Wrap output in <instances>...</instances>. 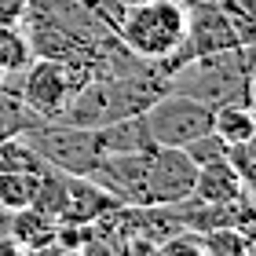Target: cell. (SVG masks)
Masks as SVG:
<instances>
[{
    "mask_svg": "<svg viewBox=\"0 0 256 256\" xmlns=\"http://www.w3.org/2000/svg\"><path fill=\"white\" fill-rule=\"evenodd\" d=\"M172 92L194 96L205 106H224V102H249L252 106V44L202 55V59L183 62L165 77Z\"/></svg>",
    "mask_w": 256,
    "mask_h": 256,
    "instance_id": "6da1fadb",
    "label": "cell"
},
{
    "mask_svg": "<svg viewBox=\"0 0 256 256\" xmlns=\"http://www.w3.org/2000/svg\"><path fill=\"white\" fill-rule=\"evenodd\" d=\"M161 92H168L161 74H143V77H92L84 88L70 99V106L62 110L66 124L77 128H102L110 121L143 114Z\"/></svg>",
    "mask_w": 256,
    "mask_h": 256,
    "instance_id": "7a4b0ae2",
    "label": "cell"
},
{
    "mask_svg": "<svg viewBox=\"0 0 256 256\" xmlns=\"http://www.w3.org/2000/svg\"><path fill=\"white\" fill-rule=\"evenodd\" d=\"M96 77L84 62H55V59H30L26 70L4 74L0 88L18 92V99L37 114L40 121H59L70 99Z\"/></svg>",
    "mask_w": 256,
    "mask_h": 256,
    "instance_id": "3957f363",
    "label": "cell"
},
{
    "mask_svg": "<svg viewBox=\"0 0 256 256\" xmlns=\"http://www.w3.org/2000/svg\"><path fill=\"white\" fill-rule=\"evenodd\" d=\"M187 4L183 0H139L124 8V18L118 26V40L132 55L161 66L183 40Z\"/></svg>",
    "mask_w": 256,
    "mask_h": 256,
    "instance_id": "277c9868",
    "label": "cell"
},
{
    "mask_svg": "<svg viewBox=\"0 0 256 256\" xmlns=\"http://www.w3.org/2000/svg\"><path fill=\"white\" fill-rule=\"evenodd\" d=\"M26 143L40 154L44 165L66 172V176H88L102 158L96 128H77L66 121H40L26 132Z\"/></svg>",
    "mask_w": 256,
    "mask_h": 256,
    "instance_id": "5b68a950",
    "label": "cell"
},
{
    "mask_svg": "<svg viewBox=\"0 0 256 256\" xmlns=\"http://www.w3.org/2000/svg\"><path fill=\"white\" fill-rule=\"evenodd\" d=\"M238 33L230 30V22L224 15V8L216 0H198V4H187V22H183V40L180 48L168 55L165 62L158 66L161 77H168L172 70H180L183 62L202 59V55H216L227 48H238Z\"/></svg>",
    "mask_w": 256,
    "mask_h": 256,
    "instance_id": "8992f818",
    "label": "cell"
},
{
    "mask_svg": "<svg viewBox=\"0 0 256 256\" xmlns=\"http://www.w3.org/2000/svg\"><path fill=\"white\" fill-rule=\"evenodd\" d=\"M143 124L154 139V146H183L194 136L212 128V106L168 88L143 110Z\"/></svg>",
    "mask_w": 256,
    "mask_h": 256,
    "instance_id": "52a82bcc",
    "label": "cell"
},
{
    "mask_svg": "<svg viewBox=\"0 0 256 256\" xmlns=\"http://www.w3.org/2000/svg\"><path fill=\"white\" fill-rule=\"evenodd\" d=\"M198 165L180 146H154L143 183V205H176L194 190Z\"/></svg>",
    "mask_w": 256,
    "mask_h": 256,
    "instance_id": "ba28073f",
    "label": "cell"
},
{
    "mask_svg": "<svg viewBox=\"0 0 256 256\" xmlns=\"http://www.w3.org/2000/svg\"><path fill=\"white\" fill-rule=\"evenodd\" d=\"M150 150H128V154H102L88 180H96L118 205H143V183L150 168Z\"/></svg>",
    "mask_w": 256,
    "mask_h": 256,
    "instance_id": "9c48e42d",
    "label": "cell"
},
{
    "mask_svg": "<svg viewBox=\"0 0 256 256\" xmlns=\"http://www.w3.org/2000/svg\"><path fill=\"white\" fill-rule=\"evenodd\" d=\"M114 208H121L114 198L88 176H66V208L59 216V224H74V227H92L102 216H110Z\"/></svg>",
    "mask_w": 256,
    "mask_h": 256,
    "instance_id": "30bf717a",
    "label": "cell"
},
{
    "mask_svg": "<svg viewBox=\"0 0 256 256\" xmlns=\"http://www.w3.org/2000/svg\"><path fill=\"white\" fill-rule=\"evenodd\" d=\"M190 194H194V198H202V202L234 205V202H242V198H249L252 190L238 180V172L230 168L224 158H220V161H208V165L198 168V176H194V190H190Z\"/></svg>",
    "mask_w": 256,
    "mask_h": 256,
    "instance_id": "8fae6325",
    "label": "cell"
},
{
    "mask_svg": "<svg viewBox=\"0 0 256 256\" xmlns=\"http://www.w3.org/2000/svg\"><path fill=\"white\" fill-rule=\"evenodd\" d=\"M8 234L33 256V252H44V249L55 246L59 220H52V216H44L40 208L26 205V208H18V212H8Z\"/></svg>",
    "mask_w": 256,
    "mask_h": 256,
    "instance_id": "7c38bea8",
    "label": "cell"
},
{
    "mask_svg": "<svg viewBox=\"0 0 256 256\" xmlns=\"http://www.w3.org/2000/svg\"><path fill=\"white\" fill-rule=\"evenodd\" d=\"M96 136H99V150L102 154H128V150H150L154 146V139H150L146 124H143V114L110 121V124L96 128Z\"/></svg>",
    "mask_w": 256,
    "mask_h": 256,
    "instance_id": "4fadbf2b",
    "label": "cell"
},
{
    "mask_svg": "<svg viewBox=\"0 0 256 256\" xmlns=\"http://www.w3.org/2000/svg\"><path fill=\"white\" fill-rule=\"evenodd\" d=\"M212 132L224 143H242V139L256 136V118L249 102H224L212 110Z\"/></svg>",
    "mask_w": 256,
    "mask_h": 256,
    "instance_id": "5bb4252c",
    "label": "cell"
},
{
    "mask_svg": "<svg viewBox=\"0 0 256 256\" xmlns=\"http://www.w3.org/2000/svg\"><path fill=\"white\" fill-rule=\"evenodd\" d=\"M33 208H40L52 220L62 216V208H66V172L44 165V172L37 176V190H33Z\"/></svg>",
    "mask_w": 256,
    "mask_h": 256,
    "instance_id": "9a60e30c",
    "label": "cell"
},
{
    "mask_svg": "<svg viewBox=\"0 0 256 256\" xmlns=\"http://www.w3.org/2000/svg\"><path fill=\"white\" fill-rule=\"evenodd\" d=\"M33 124H40V118H37V114H33L26 102L18 99V92L0 88V139L26 136Z\"/></svg>",
    "mask_w": 256,
    "mask_h": 256,
    "instance_id": "2e32d148",
    "label": "cell"
},
{
    "mask_svg": "<svg viewBox=\"0 0 256 256\" xmlns=\"http://www.w3.org/2000/svg\"><path fill=\"white\" fill-rule=\"evenodd\" d=\"M33 59L30 40L18 22H0V74H18Z\"/></svg>",
    "mask_w": 256,
    "mask_h": 256,
    "instance_id": "e0dca14e",
    "label": "cell"
},
{
    "mask_svg": "<svg viewBox=\"0 0 256 256\" xmlns=\"http://www.w3.org/2000/svg\"><path fill=\"white\" fill-rule=\"evenodd\" d=\"M198 246H202L205 256H249L252 238L242 234L238 227H212L198 234Z\"/></svg>",
    "mask_w": 256,
    "mask_h": 256,
    "instance_id": "ac0fdd59",
    "label": "cell"
},
{
    "mask_svg": "<svg viewBox=\"0 0 256 256\" xmlns=\"http://www.w3.org/2000/svg\"><path fill=\"white\" fill-rule=\"evenodd\" d=\"M37 176L40 172H0V208L4 212H18V208L33 205Z\"/></svg>",
    "mask_w": 256,
    "mask_h": 256,
    "instance_id": "d6986e66",
    "label": "cell"
},
{
    "mask_svg": "<svg viewBox=\"0 0 256 256\" xmlns=\"http://www.w3.org/2000/svg\"><path fill=\"white\" fill-rule=\"evenodd\" d=\"M0 172H44V161L26 143V136H11L0 139Z\"/></svg>",
    "mask_w": 256,
    "mask_h": 256,
    "instance_id": "ffe728a7",
    "label": "cell"
},
{
    "mask_svg": "<svg viewBox=\"0 0 256 256\" xmlns=\"http://www.w3.org/2000/svg\"><path fill=\"white\" fill-rule=\"evenodd\" d=\"M224 161L238 172V180L246 183L249 190L256 187V150H252V139H242V143H227Z\"/></svg>",
    "mask_w": 256,
    "mask_h": 256,
    "instance_id": "44dd1931",
    "label": "cell"
},
{
    "mask_svg": "<svg viewBox=\"0 0 256 256\" xmlns=\"http://www.w3.org/2000/svg\"><path fill=\"white\" fill-rule=\"evenodd\" d=\"M180 150H183V154H187V158L194 161L198 168H202V165H208V161H220V158H224V150H227V143H224V139H220V136L212 132V128H208V132H202V136H194L190 143H183Z\"/></svg>",
    "mask_w": 256,
    "mask_h": 256,
    "instance_id": "7402d4cb",
    "label": "cell"
},
{
    "mask_svg": "<svg viewBox=\"0 0 256 256\" xmlns=\"http://www.w3.org/2000/svg\"><path fill=\"white\" fill-rule=\"evenodd\" d=\"M220 8H224V15L230 22V30L238 33V40L242 44H252L256 40V11L246 8V4H238V0H216Z\"/></svg>",
    "mask_w": 256,
    "mask_h": 256,
    "instance_id": "603a6c76",
    "label": "cell"
},
{
    "mask_svg": "<svg viewBox=\"0 0 256 256\" xmlns=\"http://www.w3.org/2000/svg\"><path fill=\"white\" fill-rule=\"evenodd\" d=\"M158 256H205V252H202V246H198L194 230H176L172 238H165L158 246Z\"/></svg>",
    "mask_w": 256,
    "mask_h": 256,
    "instance_id": "cb8c5ba5",
    "label": "cell"
},
{
    "mask_svg": "<svg viewBox=\"0 0 256 256\" xmlns=\"http://www.w3.org/2000/svg\"><path fill=\"white\" fill-rule=\"evenodd\" d=\"M30 0H0V22H18Z\"/></svg>",
    "mask_w": 256,
    "mask_h": 256,
    "instance_id": "d4e9b609",
    "label": "cell"
},
{
    "mask_svg": "<svg viewBox=\"0 0 256 256\" xmlns=\"http://www.w3.org/2000/svg\"><path fill=\"white\" fill-rule=\"evenodd\" d=\"M0 256H30V252L22 249L11 234H0Z\"/></svg>",
    "mask_w": 256,
    "mask_h": 256,
    "instance_id": "484cf974",
    "label": "cell"
},
{
    "mask_svg": "<svg viewBox=\"0 0 256 256\" xmlns=\"http://www.w3.org/2000/svg\"><path fill=\"white\" fill-rule=\"evenodd\" d=\"M0 234H8V212L0 208Z\"/></svg>",
    "mask_w": 256,
    "mask_h": 256,
    "instance_id": "4316f807",
    "label": "cell"
},
{
    "mask_svg": "<svg viewBox=\"0 0 256 256\" xmlns=\"http://www.w3.org/2000/svg\"><path fill=\"white\" fill-rule=\"evenodd\" d=\"M121 4H124V8H128V4H139V0H121Z\"/></svg>",
    "mask_w": 256,
    "mask_h": 256,
    "instance_id": "83f0119b",
    "label": "cell"
},
{
    "mask_svg": "<svg viewBox=\"0 0 256 256\" xmlns=\"http://www.w3.org/2000/svg\"><path fill=\"white\" fill-rule=\"evenodd\" d=\"M183 4H198V0H183Z\"/></svg>",
    "mask_w": 256,
    "mask_h": 256,
    "instance_id": "f1b7e54d",
    "label": "cell"
},
{
    "mask_svg": "<svg viewBox=\"0 0 256 256\" xmlns=\"http://www.w3.org/2000/svg\"><path fill=\"white\" fill-rule=\"evenodd\" d=\"M80 4H84V0H80Z\"/></svg>",
    "mask_w": 256,
    "mask_h": 256,
    "instance_id": "f546056e",
    "label": "cell"
}]
</instances>
